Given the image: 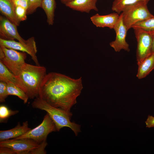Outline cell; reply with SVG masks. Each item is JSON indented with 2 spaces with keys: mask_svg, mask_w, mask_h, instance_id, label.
Masks as SVG:
<instances>
[{
  "mask_svg": "<svg viewBox=\"0 0 154 154\" xmlns=\"http://www.w3.org/2000/svg\"><path fill=\"white\" fill-rule=\"evenodd\" d=\"M82 77L74 79L60 73L50 72L40 84L39 96L54 107L70 112L83 89Z\"/></svg>",
  "mask_w": 154,
  "mask_h": 154,
  "instance_id": "1",
  "label": "cell"
},
{
  "mask_svg": "<svg viewBox=\"0 0 154 154\" xmlns=\"http://www.w3.org/2000/svg\"><path fill=\"white\" fill-rule=\"evenodd\" d=\"M31 105L34 108L44 110L47 112L55 124L57 131H59L64 127H68L76 136L81 132V126L71 121L72 114L70 112L53 106L39 97L35 98Z\"/></svg>",
  "mask_w": 154,
  "mask_h": 154,
  "instance_id": "2",
  "label": "cell"
},
{
  "mask_svg": "<svg viewBox=\"0 0 154 154\" xmlns=\"http://www.w3.org/2000/svg\"><path fill=\"white\" fill-rule=\"evenodd\" d=\"M46 74L44 66L27 63L24 65L18 76L25 86V93L29 98L33 99L39 96L40 84Z\"/></svg>",
  "mask_w": 154,
  "mask_h": 154,
  "instance_id": "3",
  "label": "cell"
},
{
  "mask_svg": "<svg viewBox=\"0 0 154 154\" xmlns=\"http://www.w3.org/2000/svg\"><path fill=\"white\" fill-rule=\"evenodd\" d=\"M148 3L145 1H139L126 7L121 13L128 31L136 23L154 16L148 9Z\"/></svg>",
  "mask_w": 154,
  "mask_h": 154,
  "instance_id": "4",
  "label": "cell"
},
{
  "mask_svg": "<svg viewBox=\"0 0 154 154\" xmlns=\"http://www.w3.org/2000/svg\"><path fill=\"white\" fill-rule=\"evenodd\" d=\"M26 53L0 46V61L15 75L19 76L26 64Z\"/></svg>",
  "mask_w": 154,
  "mask_h": 154,
  "instance_id": "5",
  "label": "cell"
},
{
  "mask_svg": "<svg viewBox=\"0 0 154 154\" xmlns=\"http://www.w3.org/2000/svg\"><path fill=\"white\" fill-rule=\"evenodd\" d=\"M56 131L55 124L47 113L39 125L32 129H31L23 135L13 139H29L40 143L46 140L47 137L50 133Z\"/></svg>",
  "mask_w": 154,
  "mask_h": 154,
  "instance_id": "6",
  "label": "cell"
},
{
  "mask_svg": "<svg viewBox=\"0 0 154 154\" xmlns=\"http://www.w3.org/2000/svg\"><path fill=\"white\" fill-rule=\"evenodd\" d=\"M133 29L137 42L136 60L138 65L152 53V37L149 32L138 29Z\"/></svg>",
  "mask_w": 154,
  "mask_h": 154,
  "instance_id": "7",
  "label": "cell"
},
{
  "mask_svg": "<svg viewBox=\"0 0 154 154\" xmlns=\"http://www.w3.org/2000/svg\"><path fill=\"white\" fill-rule=\"evenodd\" d=\"M0 46L27 53L31 57L36 65H40L36 55L37 50L35 38L33 37L26 40L25 43L17 42L14 40H6L0 38Z\"/></svg>",
  "mask_w": 154,
  "mask_h": 154,
  "instance_id": "8",
  "label": "cell"
},
{
  "mask_svg": "<svg viewBox=\"0 0 154 154\" xmlns=\"http://www.w3.org/2000/svg\"><path fill=\"white\" fill-rule=\"evenodd\" d=\"M40 143L29 139H7L0 141V147H6L13 149L16 154H28L38 147Z\"/></svg>",
  "mask_w": 154,
  "mask_h": 154,
  "instance_id": "9",
  "label": "cell"
},
{
  "mask_svg": "<svg viewBox=\"0 0 154 154\" xmlns=\"http://www.w3.org/2000/svg\"><path fill=\"white\" fill-rule=\"evenodd\" d=\"M113 29L115 32L116 37L115 40L110 43V46L116 52H119L122 49L129 52V45L126 41L128 30L123 22L121 14Z\"/></svg>",
  "mask_w": 154,
  "mask_h": 154,
  "instance_id": "10",
  "label": "cell"
},
{
  "mask_svg": "<svg viewBox=\"0 0 154 154\" xmlns=\"http://www.w3.org/2000/svg\"><path fill=\"white\" fill-rule=\"evenodd\" d=\"M17 25L5 16H0V38L9 40H17L23 43L26 40L24 39L19 34Z\"/></svg>",
  "mask_w": 154,
  "mask_h": 154,
  "instance_id": "11",
  "label": "cell"
},
{
  "mask_svg": "<svg viewBox=\"0 0 154 154\" xmlns=\"http://www.w3.org/2000/svg\"><path fill=\"white\" fill-rule=\"evenodd\" d=\"M119 15L116 13H114L105 15H101L97 13L91 17V21L97 27H107L113 29Z\"/></svg>",
  "mask_w": 154,
  "mask_h": 154,
  "instance_id": "12",
  "label": "cell"
},
{
  "mask_svg": "<svg viewBox=\"0 0 154 154\" xmlns=\"http://www.w3.org/2000/svg\"><path fill=\"white\" fill-rule=\"evenodd\" d=\"M97 0H74L65 5L74 10L89 13L92 10L98 11L96 6Z\"/></svg>",
  "mask_w": 154,
  "mask_h": 154,
  "instance_id": "13",
  "label": "cell"
},
{
  "mask_svg": "<svg viewBox=\"0 0 154 154\" xmlns=\"http://www.w3.org/2000/svg\"><path fill=\"white\" fill-rule=\"evenodd\" d=\"M28 126V123L26 121L21 125L19 122L15 127L7 130L0 131V141L14 139L19 137L30 130Z\"/></svg>",
  "mask_w": 154,
  "mask_h": 154,
  "instance_id": "14",
  "label": "cell"
},
{
  "mask_svg": "<svg viewBox=\"0 0 154 154\" xmlns=\"http://www.w3.org/2000/svg\"><path fill=\"white\" fill-rule=\"evenodd\" d=\"M15 6L13 0H0V11L1 14L18 26L20 22L17 19L15 14Z\"/></svg>",
  "mask_w": 154,
  "mask_h": 154,
  "instance_id": "15",
  "label": "cell"
},
{
  "mask_svg": "<svg viewBox=\"0 0 154 154\" xmlns=\"http://www.w3.org/2000/svg\"><path fill=\"white\" fill-rule=\"evenodd\" d=\"M0 81L10 82L19 87L25 93V86L20 78L14 74L0 61Z\"/></svg>",
  "mask_w": 154,
  "mask_h": 154,
  "instance_id": "16",
  "label": "cell"
},
{
  "mask_svg": "<svg viewBox=\"0 0 154 154\" xmlns=\"http://www.w3.org/2000/svg\"><path fill=\"white\" fill-rule=\"evenodd\" d=\"M136 76L139 79L145 77L154 69V52H152L138 65Z\"/></svg>",
  "mask_w": 154,
  "mask_h": 154,
  "instance_id": "17",
  "label": "cell"
},
{
  "mask_svg": "<svg viewBox=\"0 0 154 154\" xmlns=\"http://www.w3.org/2000/svg\"><path fill=\"white\" fill-rule=\"evenodd\" d=\"M56 5L55 0H42L41 7L46 14L47 22L49 25H52L53 24Z\"/></svg>",
  "mask_w": 154,
  "mask_h": 154,
  "instance_id": "18",
  "label": "cell"
},
{
  "mask_svg": "<svg viewBox=\"0 0 154 154\" xmlns=\"http://www.w3.org/2000/svg\"><path fill=\"white\" fill-rule=\"evenodd\" d=\"M150 0H114L112 9L119 14H120L126 7L133 5L140 1H145L148 3Z\"/></svg>",
  "mask_w": 154,
  "mask_h": 154,
  "instance_id": "19",
  "label": "cell"
},
{
  "mask_svg": "<svg viewBox=\"0 0 154 154\" xmlns=\"http://www.w3.org/2000/svg\"><path fill=\"white\" fill-rule=\"evenodd\" d=\"M7 83V88L8 95H12L17 96L23 100L24 104L27 103L29 98L21 88L16 85L9 82Z\"/></svg>",
  "mask_w": 154,
  "mask_h": 154,
  "instance_id": "20",
  "label": "cell"
},
{
  "mask_svg": "<svg viewBox=\"0 0 154 154\" xmlns=\"http://www.w3.org/2000/svg\"><path fill=\"white\" fill-rule=\"evenodd\" d=\"M133 29H138L148 32L154 31V16L139 22L132 27Z\"/></svg>",
  "mask_w": 154,
  "mask_h": 154,
  "instance_id": "21",
  "label": "cell"
},
{
  "mask_svg": "<svg viewBox=\"0 0 154 154\" xmlns=\"http://www.w3.org/2000/svg\"><path fill=\"white\" fill-rule=\"evenodd\" d=\"M18 110H12L9 109L4 105L0 106V123L6 121L11 116L19 112Z\"/></svg>",
  "mask_w": 154,
  "mask_h": 154,
  "instance_id": "22",
  "label": "cell"
},
{
  "mask_svg": "<svg viewBox=\"0 0 154 154\" xmlns=\"http://www.w3.org/2000/svg\"><path fill=\"white\" fill-rule=\"evenodd\" d=\"M15 13L18 21L21 22L27 20V10L24 8L19 6H15Z\"/></svg>",
  "mask_w": 154,
  "mask_h": 154,
  "instance_id": "23",
  "label": "cell"
},
{
  "mask_svg": "<svg viewBox=\"0 0 154 154\" xmlns=\"http://www.w3.org/2000/svg\"><path fill=\"white\" fill-rule=\"evenodd\" d=\"M42 0H29V7L27 10V15L32 14L38 8L41 7Z\"/></svg>",
  "mask_w": 154,
  "mask_h": 154,
  "instance_id": "24",
  "label": "cell"
},
{
  "mask_svg": "<svg viewBox=\"0 0 154 154\" xmlns=\"http://www.w3.org/2000/svg\"><path fill=\"white\" fill-rule=\"evenodd\" d=\"M8 94L7 83L3 81L0 82V102L3 103L5 102V99L8 96Z\"/></svg>",
  "mask_w": 154,
  "mask_h": 154,
  "instance_id": "25",
  "label": "cell"
},
{
  "mask_svg": "<svg viewBox=\"0 0 154 154\" xmlns=\"http://www.w3.org/2000/svg\"><path fill=\"white\" fill-rule=\"evenodd\" d=\"M47 144L46 140L43 141L40 143L38 147L30 151L28 154H46V152L45 150V148Z\"/></svg>",
  "mask_w": 154,
  "mask_h": 154,
  "instance_id": "26",
  "label": "cell"
},
{
  "mask_svg": "<svg viewBox=\"0 0 154 154\" xmlns=\"http://www.w3.org/2000/svg\"><path fill=\"white\" fill-rule=\"evenodd\" d=\"M15 6L22 7L27 10L29 5V0H13Z\"/></svg>",
  "mask_w": 154,
  "mask_h": 154,
  "instance_id": "27",
  "label": "cell"
},
{
  "mask_svg": "<svg viewBox=\"0 0 154 154\" xmlns=\"http://www.w3.org/2000/svg\"><path fill=\"white\" fill-rule=\"evenodd\" d=\"M0 154H16L11 148L6 147H0Z\"/></svg>",
  "mask_w": 154,
  "mask_h": 154,
  "instance_id": "28",
  "label": "cell"
},
{
  "mask_svg": "<svg viewBox=\"0 0 154 154\" xmlns=\"http://www.w3.org/2000/svg\"><path fill=\"white\" fill-rule=\"evenodd\" d=\"M145 123L147 127L150 128L154 127V117L149 115Z\"/></svg>",
  "mask_w": 154,
  "mask_h": 154,
  "instance_id": "29",
  "label": "cell"
},
{
  "mask_svg": "<svg viewBox=\"0 0 154 154\" xmlns=\"http://www.w3.org/2000/svg\"><path fill=\"white\" fill-rule=\"evenodd\" d=\"M151 34L152 37V45L151 48V52H154V31L149 32Z\"/></svg>",
  "mask_w": 154,
  "mask_h": 154,
  "instance_id": "30",
  "label": "cell"
},
{
  "mask_svg": "<svg viewBox=\"0 0 154 154\" xmlns=\"http://www.w3.org/2000/svg\"><path fill=\"white\" fill-rule=\"evenodd\" d=\"M74 0H60L61 2L65 5L68 3L73 1Z\"/></svg>",
  "mask_w": 154,
  "mask_h": 154,
  "instance_id": "31",
  "label": "cell"
}]
</instances>
